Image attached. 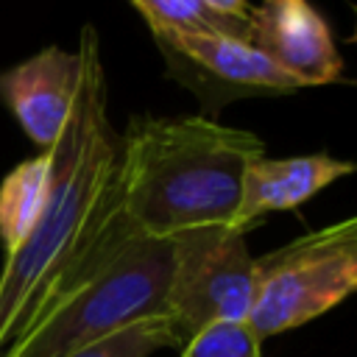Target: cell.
I'll return each instance as SVG.
<instances>
[{"instance_id": "obj_1", "label": "cell", "mask_w": 357, "mask_h": 357, "mask_svg": "<svg viewBox=\"0 0 357 357\" xmlns=\"http://www.w3.org/2000/svg\"><path fill=\"white\" fill-rule=\"evenodd\" d=\"M78 56L75 103L47 151L42 212L0 271V354L137 237L117 206L120 131L109 120V81L92 22L81 28Z\"/></svg>"}, {"instance_id": "obj_2", "label": "cell", "mask_w": 357, "mask_h": 357, "mask_svg": "<svg viewBox=\"0 0 357 357\" xmlns=\"http://www.w3.org/2000/svg\"><path fill=\"white\" fill-rule=\"evenodd\" d=\"M265 142L218 120L137 114L120 134L117 206L142 237L231 226L245 167Z\"/></svg>"}, {"instance_id": "obj_3", "label": "cell", "mask_w": 357, "mask_h": 357, "mask_svg": "<svg viewBox=\"0 0 357 357\" xmlns=\"http://www.w3.org/2000/svg\"><path fill=\"white\" fill-rule=\"evenodd\" d=\"M170 265V240L131 237L39 326L6 351L11 357H70L134 324L167 318Z\"/></svg>"}, {"instance_id": "obj_4", "label": "cell", "mask_w": 357, "mask_h": 357, "mask_svg": "<svg viewBox=\"0 0 357 357\" xmlns=\"http://www.w3.org/2000/svg\"><path fill=\"white\" fill-rule=\"evenodd\" d=\"M357 287V220L307 231L257 259L248 324L259 337L296 329Z\"/></svg>"}, {"instance_id": "obj_5", "label": "cell", "mask_w": 357, "mask_h": 357, "mask_svg": "<svg viewBox=\"0 0 357 357\" xmlns=\"http://www.w3.org/2000/svg\"><path fill=\"white\" fill-rule=\"evenodd\" d=\"M173 265L167 284V324L176 346L215 321H245L257 257L237 226H201L170 237Z\"/></svg>"}, {"instance_id": "obj_6", "label": "cell", "mask_w": 357, "mask_h": 357, "mask_svg": "<svg viewBox=\"0 0 357 357\" xmlns=\"http://www.w3.org/2000/svg\"><path fill=\"white\" fill-rule=\"evenodd\" d=\"M248 42L301 89L343 78L329 22L310 0H259L248 8Z\"/></svg>"}, {"instance_id": "obj_7", "label": "cell", "mask_w": 357, "mask_h": 357, "mask_svg": "<svg viewBox=\"0 0 357 357\" xmlns=\"http://www.w3.org/2000/svg\"><path fill=\"white\" fill-rule=\"evenodd\" d=\"M81 56L78 50H64L47 45L31 59L0 73V98L42 151L56 142L78 92Z\"/></svg>"}, {"instance_id": "obj_8", "label": "cell", "mask_w": 357, "mask_h": 357, "mask_svg": "<svg viewBox=\"0 0 357 357\" xmlns=\"http://www.w3.org/2000/svg\"><path fill=\"white\" fill-rule=\"evenodd\" d=\"M349 173H354V165L329 153H304L284 159L259 156L245 167L243 192L231 226L245 231L268 212L296 209Z\"/></svg>"}, {"instance_id": "obj_9", "label": "cell", "mask_w": 357, "mask_h": 357, "mask_svg": "<svg viewBox=\"0 0 357 357\" xmlns=\"http://www.w3.org/2000/svg\"><path fill=\"white\" fill-rule=\"evenodd\" d=\"M156 45L170 56L192 64L198 73L223 86L245 92H298L301 86L287 78L262 50L243 36L229 33H153Z\"/></svg>"}, {"instance_id": "obj_10", "label": "cell", "mask_w": 357, "mask_h": 357, "mask_svg": "<svg viewBox=\"0 0 357 357\" xmlns=\"http://www.w3.org/2000/svg\"><path fill=\"white\" fill-rule=\"evenodd\" d=\"M50 181V156L47 151L20 162L0 181V243L6 245V257L17 251V245L33 229Z\"/></svg>"}, {"instance_id": "obj_11", "label": "cell", "mask_w": 357, "mask_h": 357, "mask_svg": "<svg viewBox=\"0 0 357 357\" xmlns=\"http://www.w3.org/2000/svg\"><path fill=\"white\" fill-rule=\"evenodd\" d=\"M153 33H229L248 39V17H231L206 0H128Z\"/></svg>"}, {"instance_id": "obj_12", "label": "cell", "mask_w": 357, "mask_h": 357, "mask_svg": "<svg viewBox=\"0 0 357 357\" xmlns=\"http://www.w3.org/2000/svg\"><path fill=\"white\" fill-rule=\"evenodd\" d=\"M181 349V357H262V337L248 321H215Z\"/></svg>"}, {"instance_id": "obj_13", "label": "cell", "mask_w": 357, "mask_h": 357, "mask_svg": "<svg viewBox=\"0 0 357 357\" xmlns=\"http://www.w3.org/2000/svg\"><path fill=\"white\" fill-rule=\"evenodd\" d=\"M176 346L173 332L167 318H153V321H142L134 324L100 343H92L70 357H151L159 349Z\"/></svg>"}, {"instance_id": "obj_14", "label": "cell", "mask_w": 357, "mask_h": 357, "mask_svg": "<svg viewBox=\"0 0 357 357\" xmlns=\"http://www.w3.org/2000/svg\"><path fill=\"white\" fill-rule=\"evenodd\" d=\"M212 8L223 11V14H231V17H248V0H206Z\"/></svg>"}, {"instance_id": "obj_15", "label": "cell", "mask_w": 357, "mask_h": 357, "mask_svg": "<svg viewBox=\"0 0 357 357\" xmlns=\"http://www.w3.org/2000/svg\"><path fill=\"white\" fill-rule=\"evenodd\" d=\"M0 357H11V354H8V351H3V354H0Z\"/></svg>"}]
</instances>
